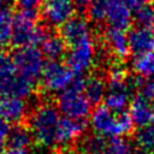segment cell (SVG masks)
Instances as JSON below:
<instances>
[{"mask_svg":"<svg viewBox=\"0 0 154 154\" xmlns=\"http://www.w3.org/2000/svg\"><path fill=\"white\" fill-rule=\"evenodd\" d=\"M135 142L138 149L146 154L154 153V123L138 128L135 134Z\"/></svg>","mask_w":154,"mask_h":154,"instance_id":"20","label":"cell"},{"mask_svg":"<svg viewBox=\"0 0 154 154\" xmlns=\"http://www.w3.org/2000/svg\"><path fill=\"white\" fill-rule=\"evenodd\" d=\"M41 52L49 60H59L66 52V43L61 35L47 34L41 42Z\"/></svg>","mask_w":154,"mask_h":154,"instance_id":"17","label":"cell"},{"mask_svg":"<svg viewBox=\"0 0 154 154\" xmlns=\"http://www.w3.org/2000/svg\"><path fill=\"white\" fill-rule=\"evenodd\" d=\"M46 30L37 23L36 11L20 10V12L14 16L11 42L18 48L36 47L40 45L45 36Z\"/></svg>","mask_w":154,"mask_h":154,"instance_id":"3","label":"cell"},{"mask_svg":"<svg viewBox=\"0 0 154 154\" xmlns=\"http://www.w3.org/2000/svg\"><path fill=\"white\" fill-rule=\"evenodd\" d=\"M13 1H16V0H0V8L8 7Z\"/></svg>","mask_w":154,"mask_h":154,"instance_id":"34","label":"cell"},{"mask_svg":"<svg viewBox=\"0 0 154 154\" xmlns=\"http://www.w3.org/2000/svg\"><path fill=\"white\" fill-rule=\"evenodd\" d=\"M28 113V105L24 99L0 94V118L7 123L19 124Z\"/></svg>","mask_w":154,"mask_h":154,"instance_id":"14","label":"cell"},{"mask_svg":"<svg viewBox=\"0 0 154 154\" xmlns=\"http://www.w3.org/2000/svg\"><path fill=\"white\" fill-rule=\"evenodd\" d=\"M4 154H29V153H28V149H22V148H11V147H8V149H7Z\"/></svg>","mask_w":154,"mask_h":154,"instance_id":"33","label":"cell"},{"mask_svg":"<svg viewBox=\"0 0 154 154\" xmlns=\"http://www.w3.org/2000/svg\"><path fill=\"white\" fill-rule=\"evenodd\" d=\"M16 67H14V63L13 59L6 54L5 52L0 51V79L6 78L13 73H16Z\"/></svg>","mask_w":154,"mask_h":154,"instance_id":"28","label":"cell"},{"mask_svg":"<svg viewBox=\"0 0 154 154\" xmlns=\"http://www.w3.org/2000/svg\"><path fill=\"white\" fill-rule=\"evenodd\" d=\"M134 19L141 26H154V2H144L136 8Z\"/></svg>","mask_w":154,"mask_h":154,"instance_id":"24","label":"cell"},{"mask_svg":"<svg viewBox=\"0 0 154 154\" xmlns=\"http://www.w3.org/2000/svg\"><path fill=\"white\" fill-rule=\"evenodd\" d=\"M66 46L71 47L77 43L93 38V32L89 22L83 17H73L61 26L60 31Z\"/></svg>","mask_w":154,"mask_h":154,"instance_id":"9","label":"cell"},{"mask_svg":"<svg viewBox=\"0 0 154 154\" xmlns=\"http://www.w3.org/2000/svg\"><path fill=\"white\" fill-rule=\"evenodd\" d=\"M90 1L91 0H75V4H76L77 10L84 11V10H88V6H89Z\"/></svg>","mask_w":154,"mask_h":154,"instance_id":"32","label":"cell"},{"mask_svg":"<svg viewBox=\"0 0 154 154\" xmlns=\"http://www.w3.org/2000/svg\"><path fill=\"white\" fill-rule=\"evenodd\" d=\"M131 84L132 88H136L138 90V95L154 102V79L143 78L138 76L137 78L131 81Z\"/></svg>","mask_w":154,"mask_h":154,"instance_id":"27","label":"cell"},{"mask_svg":"<svg viewBox=\"0 0 154 154\" xmlns=\"http://www.w3.org/2000/svg\"><path fill=\"white\" fill-rule=\"evenodd\" d=\"M35 90V82L19 75L18 72L0 79V94L26 99L32 95Z\"/></svg>","mask_w":154,"mask_h":154,"instance_id":"11","label":"cell"},{"mask_svg":"<svg viewBox=\"0 0 154 154\" xmlns=\"http://www.w3.org/2000/svg\"><path fill=\"white\" fill-rule=\"evenodd\" d=\"M84 78H75L73 83L63 93L59 94L57 107L64 117L84 120L91 109V102L87 97L84 89Z\"/></svg>","mask_w":154,"mask_h":154,"instance_id":"4","label":"cell"},{"mask_svg":"<svg viewBox=\"0 0 154 154\" xmlns=\"http://www.w3.org/2000/svg\"><path fill=\"white\" fill-rule=\"evenodd\" d=\"M102 154H136V149L129 140L124 137H117L111 138L107 142Z\"/></svg>","mask_w":154,"mask_h":154,"instance_id":"23","label":"cell"},{"mask_svg":"<svg viewBox=\"0 0 154 154\" xmlns=\"http://www.w3.org/2000/svg\"><path fill=\"white\" fill-rule=\"evenodd\" d=\"M95 49L94 38L71 46L66 57V64L75 73L82 75L94 65L96 55Z\"/></svg>","mask_w":154,"mask_h":154,"instance_id":"8","label":"cell"},{"mask_svg":"<svg viewBox=\"0 0 154 154\" xmlns=\"http://www.w3.org/2000/svg\"><path fill=\"white\" fill-rule=\"evenodd\" d=\"M32 135L29 128L17 124L16 126L11 128L10 136H8V147L11 148H22L28 149V147L32 142Z\"/></svg>","mask_w":154,"mask_h":154,"instance_id":"19","label":"cell"},{"mask_svg":"<svg viewBox=\"0 0 154 154\" xmlns=\"http://www.w3.org/2000/svg\"><path fill=\"white\" fill-rule=\"evenodd\" d=\"M106 146L107 142L105 141V138L95 134L85 137L82 143V152L83 154H102Z\"/></svg>","mask_w":154,"mask_h":154,"instance_id":"26","label":"cell"},{"mask_svg":"<svg viewBox=\"0 0 154 154\" xmlns=\"http://www.w3.org/2000/svg\"><path fill=\"white\" fill-rule=\"evenodd\" d=\"M84 93L89 101L93 103H99L101 102L107 93V83L99 76H93L89 78L84 79L83 84Z\"/></svg>","mask_w":154,"mask_h":154,"instance_id":"18","label":"cell"},{"mask_svg":"<svg viewBox=\"0 0 154 154\" xmlns=\"http://www.w3.org/2000/svg\"><path fill=\"white\" fill-rule=\"evenodd\" d=\"M60 118L58 107L49 102L40 103L32 111L29 119V129L38 146L49 148L55 144L57 128Z\"/></svg>","mask_w":154,"mask_h":154,"instance_id":"2","label":"cell"},{"mask_svg":"<svg viewBox=\"0 0 154 154\" xmlns=\"http://www.w3.org/2000/svg\"><path fill=\"white\" fill-rule=\"evenodd\" d=\"M14 16L8 7L0 8V51L11 41Z\"/></svg>","mask_w":154,"mask_h":154,"instance_id":"22","label":"cell"},{"mask_svg":"<svg viewBox=\"0 0 154 154\" xmlns=\"http://www.w3.org/2000/svg\"><path fill=\"white\" fill-rule=\"evenodd\" d=\"M134 122L129 112H113L105 105L97 106L90 114V126L101 137L117 138L129 135L134 129Z\"/></svg>","mask_w":154,"mask_h":154,"instance_id":"1","label":"cell"},{"mask_svg":"<svg viewBox=\"0 0 154 154\" xmlns=\"http://www.w3.org/2000/svg\"><path fill=\"white\" fill-rule=\"evenodd\" d=\"M131 10H136V8H138L140 6H142L144 2H146V0H123Z\"/></svg>","mask_w":154,"mask_h":154,"instance_id":"31","label":"cell"},{"mask_svg":"<svg viewBox=\"0 0 154 154\" xmlns=\"http://www.w3.org/2000/svg\"><path fill=\"white\" fill-rule=\"evenodd\" d=\"M132 19L134 14L131 12V8L123 0H111L105 20L109 26L126 30L131 25Z\"/></svg>","mask_w":154,"mask_h":154,"instance_id":"15","label":"cell"},{"mask_svg":"<svg viewBox=\"0 0 154 154\" xmlns=\"http://www.w3.org/2000/svg\"><path fill=\"white\" fill-rule=\"evenodd\" d=\"M111 0H91L88 6V14L95 23H103L106 20L107 10Z\"/></svg>","mask_w":154,"mask_h":154,"instance_id":"25","label":"cell"},{"mask_svg":"<svg viewBox=\"0 0 154 154\" xmlns=\"http://www.w3.org/2000/svg\"><path fill=\"white\" fill-rule=\"evenodd\" d=\"M10 131H11L10 123L0 118V154L5 153V148L8 146Z\"/></svg>","mask_w":154,"mask_h":154,"instance_id":"29","label":"cell"},{"mask_svg":"<svg viewBox=\"0 0 154 154\" xmlns=\"http://www.w3.org/2000/svg\"><path fill=\"white\" fill-rule=\"evenodd\" d=\"M35 154H38V153H35Z\"/></svg>","mask_w":154,"mask_h":154,"instance_id":"35","label":"cell"},{"mask_svg":"<svg viewBox=\"0 0 154 154\" xmlns=\"http://www.w3.org/2000/svg\"><path fill=\"white\" fill-rule=\"evenodd\" d=\"M130 52L137 57L154 52V26H141L131 29L128 34Z\"/></svg>","mask_w":154,"mask_h":154,"instance_id":"12","label":"cell"},{"mask_svg":"<svg viewBox=\"0 0 154 154\" xmlns=\"http://www.w3.org/2000/svg\"><path fill=\"white\" fill-rule=\"evenodd\" d=\"M102 38L107 51L117 59H122V60L126 59L131 53L129 45V36L125 32V30L108 26L105 29Z\"/></svg>","mask_w":154,"mask_h":154,"instance_id":"13","label":"cell"},{"mask_svg":"<svg viewBox=\"0 0 154 154\" xmlns=\"http://www.w3.org/2000/svg\"><path fill=\"white\" fill-rule=\"evenodd\" d=\"M12 59L16 71L34 82L41 77L43 67L46 65L42 52L38 51L36 47L18 48V51L13 54Z\"/></svg>","mask_w":154,"mask_h":154,"instance_id":"6","label":"cell"},{"mask_svg":"<svg viewBox=\"0 0 154 154\" xmlns=\"http://www.w3.org/2000/svg\"><path fill=\"white\" fill-rule=\"evenodd\" d=\"M85 131L84 120L69 117H61L57 128L55 144L59 147H69L73 144Z\"/></svg>","mask_w":154,"mask_h":154,"instance_id":"10","label":"cell"},{"mask_svg":"<svg viewBox=\"0 0 154 154\" xmlns=\"http://www.w3.org/2000/svg\"><path fill=\"white\" fill-rule=\"evenodd\" d=\"M45 1L46 0H16L20 10H28V11H36L40 6L43 5Z\"/></svg>","mask_w":154,"mask_h":154,"instance_id":"30","label":"cell"},{"mask_svg":"<svg viewBox=\"0 0 154 154\" xmlns=\"http://www.w3.org/2000/svg\"><path fill=\"white\" fill-rule=\"evenodd\" d=\"M75 0H46L42 5V17L52 28H61L76 12Z\"/></svg>","mask_w":154,"mask_h":154,"instance_id":"7","label":"cell"},{"mask_svg":"<svg viewBox=\"0 0 154 154\" xmlns=\"http://www.w3.org/2000/svg\"><path fill=\"white\" fill-rule=\"evenodd\" d=\"M75 78V72L69 67V65L59 60H49L46 63L41 75L43 89L53 94H60L66 90L73 83Z\"/></svg>","mask_w":154,"mask_h":154,"instance_id":"5","label":"cell"},{"mask_svg":"<svg viewBox=\"0 0 154 154\" xmlns=\"http://www.w3.org/2000/svg\"><path fill=\"white\" fill-rule=\"evenodd\" d=\"M130 116L138 128L154 123V102L141 95H136L130 102Z\"/></svg>","mask_w":154,"mask_h":154,"instance_id":"16","label":"cell"},{"mask_svg":"<svg viewBox=\"0 0 154 154\" xmlns=\"http://www.w3.org/2000/svg\"><path fill=\"white\" fill-rule=\"evenodd\" d=\"M131 66L140 77L154 79V52L135 57Z\"/></svg>","mask_w":154,"mask_h":154,"instance_id":"21","label":"cell"}]
</instances>
